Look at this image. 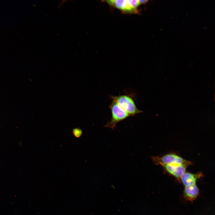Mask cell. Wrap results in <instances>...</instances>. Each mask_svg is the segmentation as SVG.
<instances>
[{
  "label": "cell",
  "mask_w": 215,
  "mask_h": 215,
  "mask_svg": "<svg viewBox=\"0 0 215 215\" xmlns=\"http://www.w3.org/2000/svg\"><path fill=\"white\" fill-rule=\"evenodd\" d=\"M138 1L139 4H143L147 2L148 0H138Z\"/></svg>",
  "instance_id": "cell-10"
},
{
  "label": "cell",
  "mask_w": 215,
  "mask_h": 215,
  "mask_svg": "<svg viewBox=\"0 0 215 215\" xmlns=\"http://www.w3.org/2000/svg\"><path fill=\"white\" fill-rule=\"evenodd\" d=\"M115 0H105L110 5H113Z\"/></svg>",
  "instance_id": "cell-9"
},
{
  "label": "cell",
  "mask_w": 215,
  "mask_h": 215,
  "mask_svg": "<svg viewBox=\"0 0 215 215\" xmlns=\"http://www.w3.org/2000/svg\"><path fill=\"white\" fill-rule=\"evenodd\" d=\"M68 0H62V1L61 3V4H63V3L65 2V1H66Z\"/></svg>",
  "instance_id": "cell-11"
},
{
  "label": "cell",
  "mask_w": 215,
  "mask_h": 215,
  "mask_svg": "<svg viewBox=\"0 0 215 215\" xmlns=\"http://www.w3.org/2000/svg\"><path fill=\"white\" fill-rule=\"evenodd\" d=\"M202 176L203 174L202 172L193 173L185 172L181 177L180 181L185 187H187L196 184L197 180Z\"/></svg>",
  "instance_id": "cell-5"
},
{
  "label": "cell",
  "mask_w": 215,
  "mask_h": 215,
  "mask_svg": "<svg viewBox=\"0 0 215 215\" xmlns=\"http://www.w3.org/2000/svg\"><path fill=\"white\" fill-rule=\"evenodd\" d=\"M109 108L111 111V117L105 124L104 127L109 128L113 129L118 123L130 116L113 101L112 100Z\"/></svg>",
  "instance_id": "cell-2"
},
{
  "label": "cell",
  "mask_w": 215,
  "mask_h": 215,
  "mask_svg": "<svg viewBox=\"0 0 215 215\" xmlns=\"http://www.w3.org/2000/svg\"><path fill=\"white\" fill-rule=\"evenodd\" d=\"M199 189L196 184L185 187L184 194L185 197L190 201H193L198 196Z\"/></svg>",
  "instance_id": "cell-6"
},
{
  "label": "cell",
  "mask_w": 215,
  "mask_h": 215,
  "mask_svg": "<svg viewBox=\"0 0 215 215\" xmlns=\"http://www.w3.org/2000/svg\"><path fill=\"white\" fill-rule=\"evenodd\" d=\"M113 4L115 7L122 11L133 13L128 6L127 0H115Z\"/></svg>",
  "instance_id": "cell-7"
},
{
  "label": "cell",
  "mask_w": 215,
  "mask_h": 215,
  "mask_svg": "<svg viewBox=\"0 0 215 215\" xmlns=\"http://www.w3.org/2000/svg\"><path fill=\"white\" fill-rule=\"evenodd\" d=\"M128 6L133 13H136L137 8L139 4L138 0H127Z\"/></svg>",
  "instance_id": "cell-8"
},
{
  "label": "cell",
  "mask_w": 215,
  "mask_h": 215,
  "mask_svg": "<svg viewBox=\"0 0 215 215\" xmlns=\"http://www.w3.org/2000/svg\"><path fill=\"white\" fill-rule=\"evenodd\" d=\"M153 163L156 165H191V162L186 160L178 155L171 153L161 156H152L151 157Z\"/></svg>",
  "instance_id": "cell-3"
},
{
  "label": "cell",
  "mask_w": 215,
  "mask_h": 215,
  "mask_svg": "<svg viewBox=\"0 0 215 215\" xmlns=\"http://www.w3.org/2000/svg\"><path fill=\"white\" fill-rule=\"evenodd\" d=\"M110 98L116 102L123 110L127 112L130 116H134L137 114L143 112L139 109L135 104L136 94L125 92V94L118 96H109Z\"/></svg>",
  "instance_id": "cell-1"
},
{
  "label": "cell",
  "mask_w": 215,
  "mask_h": 215,
  "mask_svg": "<svg viewBox=\"0 0 215 215\" xmlns=\"http://www.w3.org/2000/svg\"><path fill=\"white\" fill-rule=\"evenodd\" d=\"M187 164L164 165L162 166L165 171L176 178L180 181V178L186 172Z\"/></svg>",
  "instance_id": "cell-4"
}]
</instances>
